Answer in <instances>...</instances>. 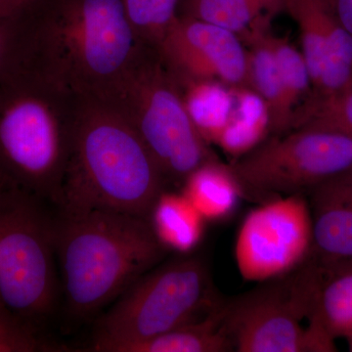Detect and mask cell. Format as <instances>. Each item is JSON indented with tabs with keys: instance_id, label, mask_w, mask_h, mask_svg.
Here are the masks:
<instances>
[{
	"instance_id": "4",
	"label": "cell",
	"mask_w": 352,
	"mask_h": 352,
	"mask_svg": "<svg viewBox=\"0 0 352 352\" xmlns=\"http://www.w3.org/2000/svg\"><path fill=\"white\" fill-rule=\"evenodd\" d=\"M80 99L18 57L0 76V171L55 208Z\"/></svg>"
},
{
	"instance_id": "22",
	"label": "cell",
	"mask_w": 352,
	"mask_h": 352,
	"mask_svg": "<svg viewBox=\"0 0 352 352\" xmlns=\"http://www.w3.org/2000/svg\"><path fill=\"white\" fill-rule=\"evenodd\" d=\"M317 129L352 135V87L326 98H307L296 109L293 129Z\"/></svg>"
},
{
	"instance_id": "3",
	"label": "cell",
	"mask_w": 352,
	"mask_h": 352,
	"mask_svg": "<svg viewBox=\"0 0 352 352\" xmlns=\"http://www.w3.org/2000/svg\"><path fill=\"white\" fill-rule=\"evenodd\" d=\"M54 247L65 311L75 323L98 316L168 251L149 220L109 210L54 217Z\"/></svg>"
},
{
	"instance_id": "7",
	"label": "cell",
	"mask_w": 352,
	"mask_h": 352,
	"mask_svg": "<svg viewBox=\"0 0 352 352\" xmlns=\"http://www.w3.org/2000/svg\"><path fill=\"white\" fill-rule=\"evenodd\" d=\"M13 184L0 192V307L38 331L60 295L54 217Z\"/></svg>"
},
{
	"instance_id": "5",
	"label": "cell",
	"mask_w": 352,
	"mask_h": 352,
	"mask_svg": "<svg viewBox=\"0 0 352 352\" xmlns=\"http://www.w3.org/2000/svg\"><path fill=\"white\" fill-rule=\"evenodd\" d=\"M104 99L135 129L168 184L182 186L194 170L217 160L187 112L179 82L155 46L141 44L126 74Z\"/></svg>"
},
{
	"instance_id": "11",
	"label": "cell",
	"mask_w": 352,
	"mask_h": 352,
	"mask_svg": "<svg viewBox=\"0 0 352 352\" xmlns=\"http://www.w3.org/2000/svg\"><path fill=\"white\" fill-rule=\"evenodd\" d=\"M156 47L179 80H212L250 88L247 48L226 28L178 15Z\"/></svg>"
},
{
	"instance_id": "15",
	"label": "cell",
	"mask_w": 352,
	"mask_h": 352,
	"mask_svg": "<svg viewBox=\"0 0 352 352\" xmlns=\"http://www.w3.org/2000/svg\"><path fill=\"white\" fill-rule=\"evenodd\" d=\"M312 256L319 275L308 324L323 329L333 340L344 338L352 331V264L323 263Z\"/></svg>"
},
{
	"instance_id": "8",
	"label": "cell",
	"mask_w": 352,
	"mask_h": 352,
	"mask_svg": "<svg viewBox=\"0 0 352 352\" xmlns=\"http://www.w3.org/2000/svg\"><path fill=\"white\" fill-rule=\"evenodd\" d=\"M243 200L263 204L296 194L352 168V135L295 129L271 135L228 164Z\"/></svg>"
},
{
	"instance_id": "24",
	"label": "cell",
	"mask_w": 352,
	"mask_h": 352,
	"mask_svg": "<svg viewBox=\"0 0 352 352\" xmlns=\"http://www.w3.org/2000/svg\"><path fill=\"white\" fill-rule=\"evenodd\" d=\"M270 43L276 60L287 103L295 117L296 109L311 95V80L307 62L302 52H298L286 39L278 38L271 32Z\"/></svg>"
},
{
	"instance_id": "1",
	"label": "cell",
	"mask_w": 352,
	"mask_h": 352,
	"mask_svg": "<svg viewBox=\"0 0 352 352\" xmlns=\"http://www.w3.org/2000/svg\"><path fill=\"white\" fill-rule=\"evenodd\" d=\"M17 20V54L80 97L107 98L141 43L122 0H36Z\"/></svg>"
},
{
	"instance_id": "13",
	"label": "cell",
	"mask_w": 352,
	"mask_h": 352,
	"mask_svg": "<svg viewBox=\"0 0 352 352\" xmlns=\"http://www.w3.org/2000/svg\"><path fill=\"white\" fill-rule=\"evenodd\" d=\"M314 224L312 254L327 263L352 264L351 170L307 194Z\"/></svg>"
},
{
	"instance_id": "29",
	"label": "cell",
	"mask_w": 352,
	"mask_h": 352,
	"mask_svg": "<svg viewBox=\"0 0 352 352\" xmlns=\"http://www.w3.org/2000/svg\"><path fill=\"white\" fill-rule=\"evenodd\" d=\"M13 184L14 183L11 182L7 176L4 175L3 173L0 171V192L8 188L9 186H11V185Z\"/></svg>"
},
{
	"instance_id": "25",
	"label": "cell",
	"mask_w": 352,
	"mask_h": 352,
	"mask_svg": "<svg viewBox=\"0 0 352 352\" xmlns=\"http://www.w3.org/2000/svg\"><path fill=\"white\" fill-rule=\"evenodd\" d=\"M53 351L56 346L41 339L36 329L0 307V352Z\"/></svg>"
},
{
	"instance_id": "20",
	"label": "cell",
	"mask_w": 352,
	"mask_h": 352,
	"mask_svg": "<svg viewBox=\"0 0 352 352\" xmlns=\"http://www.w3.org/2000/svg\"><path fill=\"white\" fill-rule=\"evenodd\" d=\"M177 80L197 131L208 145H215L235 105L234 88L217 80Z\"/></svg>"
},
{
	"instance_id": "30",
	"label": "cell",
	"mask_w": 352,
	"mask_h": 352,
	"mask_svg": "<svg viewBox=\"0 0 352 352\" xmlns=\"http://www.w3.org/2000/svg\"><path fill=\"white\" fill-rule=\"evenodd\" d=\"M344 338L346 340L349 351L352 352V331L351 333H349L347 335L344 336Z\"/></svg>"
},
{
	"instance_id": "27",
	"label": "cell",
	"mask_w": 352,
	"mask_h": 352,
	"mask_svg": "<svg viewBox=\"0 0 352 352\" xmlns=\"http://www.w3.org/2000/svg\"><path fill=\"white\" fill-rule=\"evenodd\" d=\"M338 19L352 36V0H328Z\"/></svg>"
},
{
	"instance_id": "16",
	"label": "cell",
	"mask_w": 352,
	"mask_h": 352,
	"mask_svg": "<svg viewBox=\"0 0 352 352\" xmlns=\"http://www.w3.org/2000/svg\"><path fill=\"white\" fill-rule=\"evenodd\" d=\"M182 187L183 195L207 221L228 219L243 200L232 171L219 159L194 170Z\"/></svg>"
},
{
	"instance_id": "23",
	"label": "cell",
	"mask_w": 352,
	"mask_h": 352,
	"mask_svg": "<svg viewBox=\"0 0 352 352\" xmlns=\"http://www.w3.org/2000/svg\"><path fill=\"white\" fill-rule=\"evenodd\" d=\"M138 41L156 46L178 16L180 0H122Z\"/></svg>"
},
{
	"instance_id": "12",
	"label": "cell",
	"mask_w": 352,
	"mask_h": 352,
	"mask_svg": "<svg viewBox=\"0 0 352 352\" xmlns=\"http://www.w3.org/2000/svg\"><path fill=\"white\" fill-rule=\"evenodd\" d=\"M285 12L300 29L302 53L311 80L309 97L326 98L351 88L352 36L328 0H285Z\"/></svg>"
},
{
	"instance_id": "21",
	"label": "cell",
	"mask_w": 352,
	"mask_h": 352,
	"mask_svg": "<svg viewBox=\"0 0 352 352\" xmlns=\"http://www.w3.org/2000/svg\"><path fill=\"white\" fill-rule=\"evenodd\" d=\"M285 12V0H180L178 15L212 23L238 36L264 17Z\"/></svg>"
},
{
	"instance_id": "28",
	"label": "cell",
	"mask_w": 352,
	"mask_h": 352,
	"mask_svg": "<svg viewBox=\"0 0 352 352\" xmlns=\"http://www.w3.org/2000/svg\"><path fill=\"white\" fill-rule=\"evenodd\" d=\"M36 1V0H0V17H18Z\"/></svg>"
},
{
	"instance_id": "9",
	"label": "cell",
	"mask_w": 352,
	"mask_h": 352,
	"mask_svg": "<svg viewBox=\"0 0 352 352\" xmlns=\"http://www.w3.org/2000/svg\"><path fill=\"white\" fill-rule=\"evenodd\" d=\"M316 274L309 261L286 276L224 302V328L238 352H303Z\"/></svg>"
},
{
	"instance_id": "2",
	"label": "cell",
	"mask_w": 352,
	"mask_h": 352,
	"mask_svg": "<svg viewBox=\"0 0 352 352\" xmlns=\"http://www.w3.org/2000/svg\"><path fill=\"white\" fill-rule=\"evenodd\" d=\"M168 183L138 132L110 101L82 97L58 215L94 210L149 220Z\"/></svg>"
},
{
	"instance_id": "10",
	"label": "cell",
	"mask_w": 352,
	"mask_h": 352,
	"mask_svg": "<svg viewBox=\"0 0 352 352\" xmlns=\"http://www.w3.org/2000/svg\"><path fill=\"white\" fill-rule=\"evenodd\" d=\"M314 252V224L305 194L259 204L241 224L235 258L245 281L286 276L300 268Z\"/></svg>"
},
{
	"instance_id": "31",
	"label": "cell",
	"mask_w": 352,
	"mask_h": 352,
	"mask_svg": "<svg viewBox=\"0 0 352 352\" xmlns=\"http://www.w3.org/2000/svg\"><path fill=\"white\" fill-rule=\"evenodd\" d=\"M351 173H352V168H351Z\"/></svg>"
},
{
	"instance_id": "17",
	"label": "cell",
	"mask_w": 352,
	"mask_h": 352,
	"mask_svg": "<svg viewBox=\"0 0 352 352\" xmlns=\"http://www.w3.org/2000/svg\"><path fill=\"white\" fill-rule=\"evenodd\" d=\"M224 302L221 300L198 320L127 347L124 352H227L233 342L224 328Z\"/></svg>"
},
{
	"instance_id": "26",
	"label": "cell",
	"mask_w": 352,
	"mask_h": 352,
	"mask_svg": "<svg viewBox=\"0 0 352 352\" xmlns=\"http://www.w3.org/2000/svg\"><path fill=\"white\" fill-rule=\"evenodd\" d=\"M17 54V20L0 17V76L15 60Z\"/></svg>"
},
{
	"instance_id": "6",
	"label": "cell",
	"mask_w": 352,
	"mask_h": 352,
	"mask_svg": "<svg viewBox=\"0 0 352 352\" xmlns=\"http://www.w3.org/2000/svg\"><path fill=\"white\" fill-rule=\"evenodd\" d=\"M220 302L201 256L160 263L99 315L88 351L124 352L133 344L203 318Z\"/></svg>"
},
{
	"instance_id": "14",
	"label": "cell",
	"mask_w": 352,
	"mask_h": 352,
	"mask_svg": "<svg viewBox=\"0 0 352 352\" xmlns=\"http://www.w3.org/2000/svg\"><path fill=\"white\" fill-rule=\"evenodd\" d=\"M270 19L261 18L239 36L249 47V87L263 98L267 107L271 135H281L292 131L294 113L287 103L276 60L271 50Z\"/></svg>"
},
{
	"instance_id": "19",
	"label": "cell",
	"mask_w": 352,
	"mask_h": 352,
	"mask_svg": "<svg viewBox=\"0 0 352 352\" xmlns=\"http://www.w3.org/2000/svg\"><path fill=\"white\" fill-rule=\"evenodd\" d=\"M233 88L235 105L215 145L235 160L252 151L271 133L270 115L263 98L251 88Z\"/></svg>"
},
{
	"instance_id": "18",
	"label": "cell",
	"mask_w": 352,
	"mask_h": 352,
	"mask_svg": "<svg viewBox=\"0 0 352 352\" xmlns=\"http://www.w3.org/2000/svg\"><path fill=\"white\" fill-rule=\"evenodd\" d=\"M149 221L166 250L187 254L200 244L207 220L182 193L164 190L152 208Z\"/></svg>"
}]
</instances>
